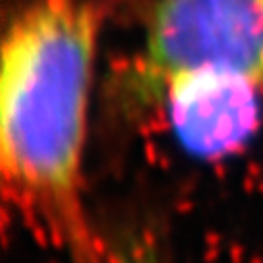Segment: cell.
Returning a JSON list of instances; mask_svg holds the SVG:
<instances>
[{
	"label": "cell",
	"mask_w": 263,
	"mask_h": 263,
	"mask_svg": "<svg viewBox=\"0 0 263 263\" xmlns=\"http://www.w3.org/2000/svg\"><path fill=\"white\" fill-rule=\"evenodd\" d=\"M102 33L98 0H25L0 48L7 199L71 263H106L85 199V145Z\"/></svg>",
	"instance_id": "6da1fadb"
},
{
	"label": "cell",
	"mask_w": 263,
	"mask_h": 263,
	"mask_svg": "<svg viewBox=\"0 0 263 263\" xmlns=\"http://www.w3.org/2000/svg\"><path fill=\"white\" fill-rule=\"evenodd\" d=\"M193 73L263 87V0H154L118 96L130 108H152L172 79Z\"/></svg>",
	"instance_id": "7a4b0ae2"
},
{
	"label": "cell",
	"mask_w": 263,
	"mask_h": 263,
	"mask_svg": "<svg viewBox=\"0 0 263 263\" xmlns=\"http://www.w3.org/2000/svg\"><path fill=\"white\" fill-rule=\"evenodd\" d=\"M261 87L214 73L172 79L160 93L176 139L199 158H224L240 149L259 126Z\"/></svg>",
	"instance_id": "3957f363"
},
{
	"label": "cell",
	"mask_w": 263,
	"mask_h": 263,
	"mask_svg": "<svg viewBox=\"0 0 263 263\" xmlns=\"http://www.w3.org/2000/svg\"><path fill=\"white\" fill-rule=\"evenodd\" d=\"M106 263H172V257L154 228L130 226L108 238Z\"/></svg>",
	"instance_id": "277c9868"
}]
</instances>
